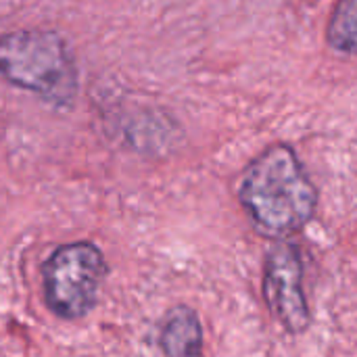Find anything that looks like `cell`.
<instances>
[{
    "label": "cell",
    "mask_w": 357,
    "mask_h": 357,
    "mask_svg": "<svg viewBox=\"0 0 357 357\" xmlns=\"http://www.w3.org/2000/svg\"><path fill=\"white\" fill-rule=\"evenodd\" d=\"M238 201L261 236L289 241L312 222L318 190L297 153L287 144H274L245 167Z\"/></svg>",
    "instance_id": "6da1fadb"
},
{
    "label": "cell",
    "mask_w": 357,
    "mask_h": 357,
    "mask_svg": "<svg viewBox=\"0 0 357 357\" xmlns=\"http://www.w3.org/2000/svg\"><path fill=\"white\" fill-rule=\"evenodd\" d=\"M0 75L52 105H69L77 92V67L54 31L21 29L0 38Z\"/></svg>",
    "instance_id": "7a4b0ae2"
},
{
    "label": "cell",
    "mask_w": 357,
    "mask_h": 357,
    "mask_svg": "<svg viewBox=\"0 0 357 357\" xmlns=\"http://www.w3.org/2000/svg\"><path fill=\"white\" fill-rule=\"evenodd\" d=\"M44 297L50 312L63 320H79L96 305L107 276L102 251L86 241L59 247L42 268Z\"/></svg>",
    "instance_id": "3957f363"
},
{
    "label": "cell",
    "mask_w": 357,
    "mask_h": 357,
    "mask_svg": "<svg viewBox=\"0 0 357 357\" xmlns=\"http://www.w3.org/2000/svg\"><path fill=\"white\" fill-rule=\"evenodd\" d=\"M264 299L272 318L289 333L310 328L312 314L303 289V257L291 241H274L264 264Z\"/></svg>",
    "instance_id": "277c9868"
},
{
    "label": "cell",
    "mask_w": 357,
    "mask_h": 357,
    "mask_svg": "<svg viewBox=\"0 0 357 357\" xmlns=\"http://www.w3.org/2000/svg\"><path fill=\"white\" fill-rule=\"evenodd\" d=\"M159 345L165 357H205L203 324L197 312L188 305H176L167 312Z\"/></svg>",
    "instance_id": "5b68a950"
},
{
    "label": "cell",
    "mask_w": 357,
    "mask_h": 357,
    "mask_svg": "<svg viewBox=\"0 0 357 357\" xmlns=\"http://www.w3.org/2000/svg\"><path fill=\"white\" fill-rule=\"evenodd\" d=\"M326 42L341 54L357 56V0H339L326 25Z\"/></svg>",
    "instance_id": "8992f818"
}]
</instances>
